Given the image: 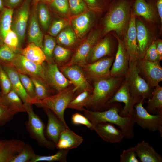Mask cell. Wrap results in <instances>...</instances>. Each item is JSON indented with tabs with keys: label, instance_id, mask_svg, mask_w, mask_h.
<instances>
[{
	"label": "cell",
	"instance_id": "6da1fadb",
	"mask_svg": "<svg viewBox=\"0 0 162 162\" xmlns=\"http://www.w3.org/2000/svg\"><path fill=\"white\" fill-rule=\"evenodd\" d=\"M122 108L116 103L112 104L106 110L101 111H91L84 109V115L92 123L108 122L118 126L123 132L124 138L130 140L135 136V124L132 116H122L119 113Z\"/></svg>",
	"mask_w": 162,
	"mask_h": 162
},
{
	"label": "cell",
	"instance_id": "7a4b0ae2",
	"mask_svg": "<svg viewBox=\"0 0 162 162\" xmlns=\"http://www.w3.org/2000/svg\"><path fill=\"white\" fill-rule=\"evenodd\" d=\"M124 78L111 76L93 80L92 90L86 107L93 111L108 109L107 103L122 84Z\"/></svg>",
	"mask_w": 162,
	"mask_h": 162
},
{
	"label": "cell",
	"instance_id": "3957f363",
	"mask_svg": "<svg viewBox=\"0 0 162 162\" xmlns=\"http://www.w3.org/2000/svg\"><path fill=\"white\" fill-rule=\"evenodd\" d=\"M76 92L74 87H68L44 99L35 101L34 104L39 107L50 110L68 125L64 119V111L69 103L75 96Z\"/></svg>",
	"mask_w": 162,
	"mask_h": 162
},
{
	"label": "cell",
	"instance_id": "277c9868",
	"mask_svg": "<svg viewBox=\"0 0 162 162\" xmlns=\"http://www.w3.org/2000/svg\"><path fill=\"white\" fill-rule=\"evenodd\" d=\"M136 61L129 60L128 70L125 78L132 97L137 103L150 98L154 89L139 74Z\"/></svg>",
	"mask_w": 162,
	"mask_h": 162
},
{
	"label": "cell",
	"instance_id": "5b68a950",
	"mask_svg": "<svg viewBox=\"0 0 162 162\" xmlns=\"http://www.w3.org/2000/svg\"><path fill=\"white\" fill-rule=\"evenodd\" d=\"M32 105L29 103H23L24 108L28 116V120L26 122L27 130L31 137L36 140L40 146L49 149H53L56 147V145L45 137V124L34 112Z\"/></svg>",
	"mask_w": 162,
	"mask_h": 162
},
{
	"label": "cell",
	"instance_id": "8992f818",
	"mask_svg": "<svg viewBox=\"0 0 162 162\" xmlns=\"http://www.w3.org/2000/svg\"><path fill=\"white\" fill-rule=\"evenodd\" d=\"M129 13V5L125 0L120 1L111 8L104 21V32L112 31L121 33L127 22Z\"/></svg>",
	"mask_w": 162,
	"mask_h": 162
},
{
	"label": "cell",
	"instance_id": "52a82bcc",
	"mask_svg": "<svg viewBox=\"0 0 162 162\" xmlns=\"http://www.w3.org/2000/svg\"><path fill=\"white\" fill-rule=\"evenodd\" d=\"M141 100L134 106L132 117L135 124L152 132L158 131L162 137V112L156 115L149 113L143 106Z\"/></svg>",
	"mask_w": 162,
	"mask_h": 162
},
{
	"label": "cell",
	"instance_id": "ba28073f",
	"mask_svg": "<svg viewBox=\"0 0 162 162\" xmlns=\"http://www.w3.org/2000/svg\"><path fill=\"white\" fill-rule=\"evenodd\" d=\"M32 1L33 0H23L17 7L16 10L14 11L11 29L18 35L20 44L25 38Z\"/></svg>",
	"mask_w": 162,
	"mask_h": 162
},
{
	"label": "cell",
	"instance_id": "9c48e42d",
	"mask_svg": "<svg viewBox=\"0 0 162 162\" xmlns=\"http://www.w3.org/2000/svg\"><path fill=\"white\" fill-rule=\"evenodd\" d=\"M45 62L43 63L45 81L54 94L69 87L71 83L60 70L57 64L54 62Z\"/></svg>",
	"mask_w": 162,
	"mask_h": 162
},
{
	"label": "cell",
	"instance_id": "30bf717a",
	"mask_svg": "<svg viewBox=\"0 0 162 162\" xmlns=\"http://www.w3.org/2000/svg\"><path fill=\"white\" fill-rule=\"evenodd\" d=\"M99 36L97 32L90 34L78 46L70 61L61 67L75 64L82 67L88 64L92 50L98 42Z\"/></svg>",
	"mask_w": 162,
	"mask_h": 162
},
{
	"label": "cell",
	"instance_id": "8fae6325",
	"mask_svg": "<svg viewBox=\"0 0 162 162\" xmlns=\"http://www.w3.org/2000/svg\"><path fill=\"white\" fill-rule=\"evenodd\" d=\"M139 74L153 88L162 81V68L160 62H152L142 58L136 61Z\"/></svg>",
	"mask_w": 162,
	"mask_h": 162
},
{
	"label": "cell",
	"instance_id": "7c38bea8",
	"mask_svg": "<svg viewBox=\"0 0 162 162\" xmlns=\"http://www.w3.org/2000/svg\"><path fill=\"white\" fill-rule=\"evenodd\" d=\"M122 102L124 106L120 115L122 116H132L134 111L135 105L136 102L132 97L127 82L124 78L122 84L107 103L108 109L112 104L115 103Z\"/></svg>",
	"mask_w": 162,
	"mask_h": 162
},
{
	"label": "cell",
	"instance_id": "4fadbf2b",
	"mask_svg": "<svg viewBox=\"0 0 162 162\" xmlns=\"http://www.w3.org/2000/svg\"><path fill=\"white\" fill-rule=\"evenodd\" d=\"M60 70L74 85L79 93L86 90L92 91L82 68L77 65L67 67H58Z\"/></svg>",
	"mask_w": 162,
	"mask_h": 162
},
{
	"label": "cell",
	"instance_id": "5bb4252c",
	"mask_svg": "<svg viewBox=\"0 0 162 162\" xmlns=\"http://www.w3.org/2000/svg\"><path fill=\"white\" fill-rule=\"evenodd\" d=\"M114 60L113 56L104 57L82 68L87 78L90 80L108 77L111 76L110 69Z\"/></svg>",
	"mask_w": 162,
	"mask_h": 162
},
{
	"label": "cell",
	"instance_id": "9a60e30c",
	"mask_svg": "<svg viewBox=\"0 0 162 162\" xmlns=\"http://www.w3.org/2000/svg\"><path fill=\"white\" fill-rule=\"evenodd\" d=\"M11 64L18 73L42 79L45 81V71L43 64H38L26 58L18 53Z\"/></svg>",
	"mask_w": 162,
	"mask_h": 162
},
{
	"label": "cell",
	"instance_id": "2e32d148",
	"mask_svg": "<svg viewBox=\"0 0 162 162\" xmlns=\"http://www.w3.org/2000/svg\"><path fill=\"white\" fill-rule=\"evenodd\" d=\"M118 45L115 57L111 68V76L125 78L128 72L129 58L123 42L117 38Z\"/></svg>",
	"mask_w": 162,
	"mask_h": 162
},
{
	"label": "cell",
	"instance_id": "e0dca14e",
	"mask_svg": "<svg viewBox=\"0 0 162 162\" xmlns=\"http://www.w3.org/2000/svg\"><path fill=\"white\" fill-rule=\"evenodd\" d=\"M94 130L104 140L111 143L120 142L124 138L122 131L108 122L92 123Z\"/></svg>",
	"mask_w": 162,
	"mask_h": 162
},
{
	"label": "cell",
	"instance_id": "ac0fdd59",
	"mask_svg": "<svg viewBox=\"0 0 162 162\" xmlns=\"http://www.w3.org/2000/svg\"><path fill=\"white\" fill-rule=\"evenodd\" d=\"M129 60L137 61L139 52L136 39V20L134 13L131 14L128 29L123 42Z\"/></svg>",
	"mask_w": 162,
	"mask_h": 162
},
{
	"label": "cell",
	"instance_id": "d6986e66",
	"mask_svg": "<svg viewBox=\"0 0 162 162\" xmlns=\"http://www.w3.org/2000/svg\"><path fill=\"white\" fill-rule=\"evenodd\" d=\"M37 3H32L29 20L28 28V40L43 49V34L40 27L37 14Z\"/></svg>",
	"mask_w": 162,
	"mask_h": 162
},
{
	"label": "cell",
	"instance_id": "ffe728a7",
	"mask_svg": "<svg viewBox=\"0 0 162 162\" xmlns=\"http://www.w3.org/2000/svg\"><path fill=\"white\" fill-rule=\"evenodd\" d=\"M48 117V122L46 127V134L50 140L57 143L60 133L66 128H69L51 110L43 108Z\"/></svg>",
	"mask_w": 162,
	"mask_h": 162
},
{
	"label": "cell",
	"instance_id": "44dd1931",
	"mask_svg": "<svg viewBox=\"0 0 162 162\" xmlns=\"http://www.w3.org/2000/svg\"><path fill=\"white\" fill-rule=\"evenodd\" d=\"M1 64L9 78L12 89L17 94L24 103H29L33 105V100L24 89L15 69L10 64Z\"/></svg>",
	"mask_w": 162,
	"mask_h": 162
},
{
	"label": "cell",
	"instance_id": "7402d4cb",
	"mask_svg": "<svg viewBox=\"0 0 162 162\" xmlns=\"http://www.w3.org/2000/svg\"><path fill=\"white\" fill-rule=\"evenodd\" d=\"M0 145V162H11L22 150L26 143L19 140H2Z\"/></svg>",
	"mask_w": 162,
	"mask_h": 162
},
{
	"label": "cell",
	"instance_id": "603a6c76",
	"mask_svg": "<svg viewBox=\"0 0 162 162\" xmlns=\"http://www.w3.org/2000/svg\"><path fill=\"white\" fill-rule=\"evenodd\" d=\"M83 140L82 136L76 134L69 128H66L60 133L56 147L59 149L69 150L78 147Z\"/></svg>",
	"mask_w": 162,
	"mask_h": 162
},
{
	"label": "cell",
	"instance_id": "cb8c5ba5",
	"mask_svg": "<svg viewBox=\"0 0 162 162\" xmlns=\"http://www.w3.org/2000/svg\"><path fill=\"white\" fill-rule=\"evenodd\" d=\"M134 146L137 157L141 162H162V157L148 142L142 140Z\"/></svg>",
	"mask_w": 162,
	"mask_h": 162
},
{
	"label": "cell",
	"instance_id": "d4e9b609",
	"mask_svg": "<svg viewBox=\"0 0 162 162\" xmlns=\"http://www.w3.org/2000/svg\"><path fill=\"white\" fill-rule=\"evenodd\" d=\"M19 53L38 64H42L46 60L42 49L32 43H29L25 48L21 50Z\"/></svg>",
	"mask_w": 162,
	"mask_h": 162
},
{
	"label": "cell",
	"instance_id": "484cf974",
	"mask_svg": "<svg viewBox=\"0 0 162 162\" xmlns=\"http://www.w3.org/2000/svg\"><path fill=\"white\" fill-rule=\"evenodd\" d=\"M136 27L139 59L143 58L148 48L149 34L146 27L140 20L136 21Z\"/></svg>",
	"mask_w": 162,
	"mask_h": 162
},
{
	"label": "cell",
	"instance_id": "4316f807",
	"mask_svg": "<svg viewBox=\"0 0 162 162\" xmlns=\"http://www.w3.org/2000/svg\"><path fill=\"white\" fill-rule=\"evenodd\" d=\"M111 50V43L108 38H105L97 42L92 50L88 63L94 62L109 55Z\"/></svg>",
	"mask_w": 162,
	"mask_h": 162
},
{
	"label": "cell",
	"instance_id": "83f0119b",
	"mask_svg": "<svg viewBox=\"0 0 162 162\" xmlns=\"http://www.w3.org/2000/svg\"><path fill=\"white\" fill-rule=\"evenodd\" d=\"M14 9L4 7L0 12V44L11 29Z\"/></svg>",
	"mask_w": 162,
	"mask_h": 162
},
{
	"label": "cell",
	"instance_id": "f1b7e54d",
	"mask_svg": "<svg viewBox=\"0 0 162 162\" xmlns=\"http://www.w3.org/2000/svg\"><path fill=\"white\" fill-rule=\"evenodd\" d=\"M146 109L151 114L162 112V87L159 84L154 88L151 98L147 101Z\"/></svg>",
	"mask_w": 162,
	"mask_h": 162
},
{
	"label": "cell",
	"instance_id": "f546056e",
	"mask_svg": "<svg viewBox=\"0 0 162 162\" xmlns=\"http://www.w3.org/2000/svg\"><path fill=\"white\" fill-rule=\"evenodd\" d=\"M19 112L18 109L3 98L0 92V126L10 121Z\"/></svg>",
	"mask_w": 162,
	"mask_h": 162
},
{
	"label": "cell",
	"instance_id": "4dcf8cb0",
	"mask_svg": "<svg viewBox=\"0 0 162 162\" xmlns=\"http://www.w3.org/2000/svg\"><path fill=\"white\" fill-rule=\"evenodd\" d=\"M90 22V16L87 12L82 14L74 19L72 24L76 34L80 37L83 35L89 27Z\"/></svg>",
	"mask_w": 162,
	"mask_h": 162
},
{
	"label": "cell",
	"instance_id": "1f68e13d",
	"mask_svg": "<svg viewBox=\"0 0 162 162\" xmlns=\"http://www.w3.org/2000/svg\"><path fill=\"white\" fill-rule=\"evenodd\" d=\"M30 77L33 82L35 90V97L33 104L36 100H42L54 94L44 80L33 77Z\"/></svg>",
	"mask_w": 162,
	"mask_h": 162
},
{
	"label": "cell",
	"instance_id": "d6a6232c",
	"mask_svg": "<svg viewBox=\"0 0 162 162\" xmlns=\"http://www.w3.org/2000/svg\"><path fill=\"white\" fill-rule=\"evenodd\" d=\"M37 11L38 20L43 29L48 30L51 24V17L47 5L44 1L40 0L37 3Z\"/></svg>",
	"mask_w": 162,
	"mask_h": 162
},
{
	"label": "cell",
	"instance_id": "836d02e7",
	"mask_svg": "<svg viewBox=\"0 0 162 162\" xmlns=\"http://www.w3.org/2000/svg\"><path fill=\"white\" fill-rule=\"evenodd\" d=\"M92 91L86 90L75 96L68 104L67 108L83 111L87 105Z\"/></svg>",
	"mask_w": 162,
	"mask_h": 162
},
{
	"label": "cell",
	"instance_id": "e575fe53",
	"mask_svg": "<svg viewBox=\"0 0 162 162\" xmlns=\"http://www.w3.org/2000/svg\"><path fill=\"white\" fill-rule=\"evenodd\" d=\"M76 41V34L70 27L61 31L57 35L56 39L57 42L58 44L69 47L74 45Z\"/></svg>",
	"mask_w": 162,
	"mask_h": 162
},
{
	"label": "cell",
	"instance_id": "d590c367",
	"mask_svg": "<svg viewBox=\"0 0 162 162\" xmlns=\"http://www.w3.org/2000/svg\"><path fill=\"white\" fill-rule=\"evenodd\" d=\"M69 150L63 149H59L55 154L49 156H41L36 154L30 162L39 161L66 162L67 155Z\"/></svg>",
	"mask_w": 162,
	"mask_h": 162
},
{
	"label": "cell",
	"instance_id": "8d00e7d4",
	"mask_svg": "<svg viewBox=\"0 0 162 162\" xmlns=\"http://www.w3.org/2000/svg\"><path fill=\"white\" fill-rule=\"evenodd\" d=\"M134 14L141 16L148 20L153 18L152 9L145 0H136L134 5Z\"/></svg>",
	"mask_w": 162,
	"mask_h": 162
},
{
	"label": "cell",
	"instance_id": "74e56055",
	"mask_svg": "<svg viewBox=\"0 0 162 162\" xmlns=\"http://www.w3.org/2000/svg\"><path fill=\"white\" fill-rule=\"evenodd\" d=\"M70 54L69 50L61 45H56L53 52V61L58 67L62 66L67 61Z\"/></svg>",
	"mask_w": 162,
	"mask_h": 162
},
{
	"label": "cell",
	"instance_id": "f35d334b",
	"mask_svg": "<svg viewBox=\"0 0 162 162\" xmlns=\"http://www.w3.org/2000/svg\"><path fill=\"white\" fill-rule=\"evenodd\" d=\"M56 45V41L54 38L49 34H46L43 43V51L46 56L47 62H54L53 60V52Z\"/></svg>",
	"mask_w": 162,
	"mask_h": 162
},
{
	"label": "cell",
	"instance_id": "ab89813d",
	"mask_svg": "<svg viewBox=\"0 0 162 162\" xmlns=\"http://www.w3.org/2000/svg\"><path fill=\"white\" fill-rule=\"evenodd\" d=\"M36 155L32 147L26 143L22 150L11 162H30Z\"/></svg>",
	"mask_w": 162,
	"mask_h": 162
},
{
	"label": "cell",
	"instance_id": "60d3db41",
	"mask_svg": "<svg viewBox=\"0 0 162 162\" xmlns=\"http://www.w3.org/2000/svg\"><path fill=\"white\" fill-rule=\"evenodd\" d=\"M3 43L7 45L11 49L16 53H19L21 50L18 36L11 29L8 32L4 38Z\"/></svg>",
	"mask_w": 162,
	"mask_h": 162
},
{
	"label": "cell",
	"instance_id": "b9f144b4",
	"mask_svg": "<svg viewBox=\"0 0 162 162\" xmlns=\"http://www.w3.org/2000/svg\"><path fill=\"white\" fill-rule=\"evenodd\" d=\"M4 43L0 44V62L11 64L17 54Z\"/></svg>",
	"mask_w": 162,
	"mask_h": 162
},
{
	"label": "cell",
	"instance_id": "7bdbcfd3",
	"mask_svg": "<svg viewBox=\"0 0 162 162\" xmlns=\"http://www.w3.org/2000/svg\"><path fill=\"white\" fill-rule=\"evenodd\" d=\"M2 95L5 100L17 109L20 112H26L23 106V102L17 94L13 89H12L6 94Z\"/></svg>",
	"mask_w": 162,
	"mask_h": 162
},
{
	"label": "cell",
	"instance_id": "ee69618b",
	"mask_svg": "<svg viewBox=\"0 0 162 162\" xmlns=\"http://www.w3.org/2000/svg\"><path fill=\"white\" fill-rule=\"evenodd\" d=\"M18 74L24 89L28 94L33 99V104L35 99V93L33 82L28 76L19 73H18Z\"/></svg>",
	"mask_w": 162,
	"mask_h": 162
},
{
	"label": "cell",
	"instance_id": "f6af8a7d",
	"mask_svg": "<svg viewBox=\"0 0 162 162\" xmlns=\"http://www.w3.org/2000/svg\"><path fill=\"white\" fill-rule=\"evenodd\" d=\"M0 85L2 89L1 93L3 95L7 94L12 89L9 78L0 63Z\"/></svg>",
	"mask_w": 162,
	"mask_h": 162
},
{
	"label": "cell",
	"instance_id": "bcb514c9",
	"mask_svg": "<svg viewBox=\"0 0 162 162\" xmlns=\"http://www.w3.org/2000/svg\"><path fill=\"white\" fill-rule=\"evenodd\" d=\"M134 146L124 150L120 155V162H139Z\"/></svg>",
	"mask_w": 162,
	"mask_h": 162
},
{
	"label": "cell",
	"instance_id": "7dc6e473",
	"mask_svg": "<svg viewBox=\"0 0 162 162\" xmlns=\"http://www.w3.org/2000/svg\"><path fill=\"white\" fill-rule=\"evenodd\" d=\"M142 59L152 62H160L162 60L157 51L155 42H153L148 47Z\"/></svg>",
	"mask_w": 162,
	"mask_h": 162
},
{
	"label": "cell",
	"instance_id": "c3c4849f",
	"mask_svg": "<svg viewBox=\"0 0 162 162\" xmlns=\"http://www.w3.org/2000/svg\"><path fill=\"white\" fill-rule=\"evenodd\" d=\"M71 122L74 125H84L91 130H93L92 123L85 116L80 113H75L72 115Z\"/></svg>",
	"mask_w": 162,
	"mask_h": 162
},
{
	"label": "cell",
	"instance_id": "681fc988",
	"mask_svg": "<svg viewBox=\"0 0 162 162\" xmlns=\"http://www.w3.org/2000/svg\"><path fill=\"white\" fill-rule=\"evenodd\" d=\"M68 22L63 20H58L53 21L50 26L48 33L51 36H56L68 25Z\"/></svg>",
	"mask_w": 162,
	"mask_h": 162
},
{
	"label": "cell",
	"instance_id": "f907efd6",
	"mask_svg": "<svg viewBox=\"0 0 162 162\" xmlns=\"http://www.w3.org/2000/svg\"><path fill=\"white\" fill-rule=\"evenodd\" d=\"M68 2L70 10L74 14H80L87 9L86 6L82 0H68Z\"/></svg>",
	"mask_w": 162,
	"mask_h": 162
},
{
	"label": "cell",
	"instance_id": "816d5d0a",
	"mask_svg": "<svg viewBox=\"0 0 162 162\" xmlns=\"http://www.w3.org/2000/svg\"><path fill=\"white\" fill-rule=\"evenodd\" d=\"M50 5L57 11L62 14L66 13L68 10V0H52Z\"/></svg>",
	"mask_w": 162,
	"mask_h": 162
},
{
	"label": "cell",
	"instance_id": "f5cc1de1",
	"mask_svg": "<svg viewBox=\"0 0 162 162\" xmlns=\"http://www.w3.org/2000/svg\"><path fill=\"white\" fill-rule=\"evenodd\" d=\"M23 0H3L4 7L14 9L18 7Z\"/></svg>",
	"mask_w": 162,
	"mask_h": 162
},
{
	"label": "cell",
	"instance_id": "db71d44e",
	"mask_svg": "<svg viewBox=\"0 0 162 162\" xmlns=\"http://www.w3.org/2000/svg\"><path fill=\"white\" fill-rule=\"evenodd\" d=\"M156 49L158 53L160 58L162 59V42L161 40H159L156 43Z\"/></svg>",
	"mask_w": 162,
	"mask_h": 162
},
{
	"label": "cell",
	"instance_id": "11a10c76",
	"mask_svg": "<svg viewBox=\"0 0 162 162\" xmlns=\"http://www.w3.org/2000/svg\"><path fill=\"white\" fill-rule=\"evenodd\" d=\"M157 7L159 16L162 22V0H158L157 2Z\"/></svg>",
	"mask_w": 162,
	"mask_h": 162
},
{
	"label": "cell",
	"instance_id": "9f6ffc18",
	"mask_svg": "<svg viewBox=\"0 0 162 162\" xmlns=\"http://www.w3.org/2000/svg\"><path fill=\"white\" fill-rule=\"evenodd\" d=\"M90 6H95L97 4L98 0H84Z\"/></svg>",
	"mask_w": 162,
	"mask_h": 162
},
{
	"label": "cell",
	"instance_id": "6f0895ef",
	"mask_svg": "<svg viewBox=\"0 0 162 162\" xmlns=\"http://www.w3.org/2000/svg\"><path fill=\"white\" fill-rule=\"evenodd\" d=\"M4 7L3 0H0V12Z\"/></svg>",
	"mask_w": 162,
	"mask_h": 162
},
{
	"label": "cell",
	"instance_id": "680465c9",
	"mask_svg": "<svg viewBox=\"0 0 162 162\" xmlns=\"http://www.w3.org/2000/svg\"><path fill=\"white\" fill-rule=\"evenodd\" d=\"M0 144H1V141L0 140Z\"/></svg>",
	"mask_w": 162,
	"mask_h": 162
},
{
	"label": "cell",
	"instance_id": "91938a15",
	"mask_svg": "<svg viewBox=\"0 0 162 162\" xmlns=\"http://www.w3.org/2000/svg\"><path fill=\"white\" fill-rule=\"evenodd\" d=\"M52 0H50V1L51 2Z\"/></svg>",
	"mask_w": 162,
	"mask_h": 162
}]
</instances>
